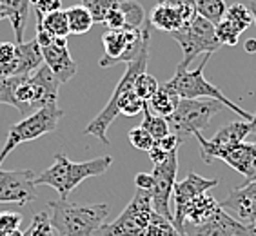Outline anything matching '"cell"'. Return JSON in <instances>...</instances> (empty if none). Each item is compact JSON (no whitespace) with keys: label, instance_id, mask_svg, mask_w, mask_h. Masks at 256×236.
Segmentation results:
<instances>
[{"label":"cell","instance_id":"obj_1","mask_svg":"<svg viewBox=\"0 0 256 236\" xmlns=\"http://www.w3.org/2000/svg\"><path fill=\"white\" fill-rule=\"evenodd\" d=\"M58 78L44 64L33 74L0 78V104L15 108L26 118L50 104H58Z\"/></svg>","mask_w":256,"mask_h":236},{"label":"cell","instance_id":"obj_2","mask_svg":"<svg viewBox=\"0 0 256 236\" xmlns=\"http://www.w3.org/2000/svg\"><path fill=\"white\" fill-rule=\"evenodd\" d=\"M148 60H149V44H146L142 53L138 54V58L128 64V69H126L124 76L120 78L118 86L114 88L109 102L106 104V108H104L102 111L91 120V124H89L88 128L84 129V134L96 136L102 144L109 146L111 142H109V138H108V129H109V126L113 124L114 118H116V114L136 116L138 113H142L148 102H144L142 98H138L136 94H134L133 84L138 74L146 73Z\"/></svg>","mask_w":256,"mask_h":236},{"label":"cell","instance_id":"obj_3","mask_svg":"<svg viewBox=\"0 0 256 236\" xmlns=\"http://www.w3.org/2000/svg\"><path fill=\"white\" fill-rule=\"evenodd\" d=\"M113 164L111 156H98L88 162H73L64 152L54 154V164L46 169L42 174L34 176V186H50L60 194V200H68V196L88 180V178L100 176L108 171Z\"/></svg>","mask_w":256,"mask_h":236},{"label":"cell","instance_id":"obj_4","mask_svg":"<svg viewBox=\"0 0 256 236\" xmlns=\"http://www.w3.org/2000/svg\"><path fill=\"white\" fill-rule=\"evenodd\" d=\"M50 218L56 236H94L106 224L108 204H71L68 200H51Z\"/></svg>","mask_w":256,"mask_h":236},{"label":"cell","instance_id":"obj_5","mask_svg":"<svg viewBox=\"0 0 256 236\" xmlns=\"http://www.w3.org/2000/svg\"><path fill=\"white\" fill-rule=\"evenodd\" d=\"M211 58V54H206L202 60V64L198 66L196 69H186V68H176V73L172 76L171 80L166 82L171 91L180 96V98H209V100H216L220 102L222 106L229 108L231 111L238 114L242 120H247V122H251V113H247L246 109L236 106V104L229 100L226 94L216 88V86H212L209 80L204 76V69H206L207 62Z\"/></svg>","mask_w":256,"mask_h":236},{"label":"cell","instance_id":"obj_6","mask_svg":"<svg viewBox=\"0 0 256 236\" xmlns=\"http://www.w3.org/2000/svg\"><path fill=\"white\" fill-rule=\"evenodd\" d=\"M222 111V104L209 98H180L176 109L168 124L171 133L184 144L188 138L196 136L204 129L209 128L211 118Z\"/></svg>","mask_w":256,"mask_h":236},{"label":"cell","instance_id":"obj_7","mask_svg":"<svg viewBox=\"0 0 256 236\" xmlns=\"http://www.w3.org/2000/svg\"><path fill=\"white\" fill-rule=\"evenodd\" d=\"M62 116H64V111L58 108V104H50V106L38 109L36 113L13 124L8 131V138H6L4 146L0 149V166L8 158V154L15 148H18L20 144L31 142V140H36L44 134L56 131L58 120Z\"/></svg>","mask_w":256,"mask_h":236},{"label":"cell","instance_id":"obj_8","mask_svg":"<svg viewBox=\"0 0 256 236\" xmlns=\"http://www.w3.org/2000/svg\"><path fill=\"white\" fill-rule=\"evenodd\" d=\"M171 36L182 48V62L178 66L186 69L198 54H212L222 48V44L216 38L214 24L198 15L189 24L184 26L182 30L171 33Z\"/></svg>","mask_w":256,"mask_h":236},{"label":"cell","instance_id":"obj_9","mask_svg":"<svg viewBox=\"0 0 256 236\" xmlns=\"http://www.w3.org/2000/svg\"><path fill=\"white\" fill-rule=\"evenodd\" d=\"M153 214L151 194L148 191H138L116 220L104 224L94 236H146Z\"/></svg>","mask_w":256,"mask_h":236},{"label":"cell","instance_id":"obj_10","mask_svg":"<svg viewBox=\"0 0 256 236\" xmlns=\"http://www.w3.org/2000/svg\"><path fill=\"white\" fill-rule=\"evenodd\" d=\"M104 44V54L100 58L102 68H111L120 62H133L138 58V54L142 53L144 46L149 44V28L142 30H118L111 31L104 34L102 38Z\"/></svg>","mask_w":256,"mask_h":236},{"label":"cell","instance_id":"obj_11","mask_svg":"<svg viewBox=\"0 0 256 236\" xmlns=\"http://www.w3.org/2000/svg\"><path fill=\"white\" fill-rule=\"evenodd\" d=\"M176 172H178V151H172L166 160L154 164L153 168V189H151V204L153 209L160 216L168 218L172 222V211H171V198L172 189L176 184Z\"/></svg>","mask_w":256,"mask_h":236},{"label":"cell","instance_id":"obj_12","mask_svg":"<svg viewBox=\"0 0 256 236\" xmlns=\"http://www.w3.org/2000/svg\"><path fill=\"white\" fill-rule=\"evenodd\" d=\"M251 133V126L247 120H232L231 124H227L226 128L218 129L216 134L207 140L202 133H198L196 140L200 144V154L202 160L209 166L214 160H222L229 149H232L238 144L246 142L247 134Z\"/></svg>","mask_w":256,"mask_h":236},{"label":"cell","instance_id":"obj_13","mask_svg":"<svg viewBox=\"0 0 256 236\" xmlns=\"http://www.w3.org/2000/svg\"><path fill=\"white\" fill-rule=\"evenodd\" d=\"M218 178H204L196 172H189L188 176L174 184L172 189V198H174V212H172V226L176 227L178 232L182 234V226H184V212L189 202H192L196 196L209 192L211 189L218 186ZM184 236V234H182Z\"/></svg>","mask_w":256,"mask_h":236},{"label":"cell","instance_id":"obj_14","mask_svg":"<svg viewBox=\"0 0 256 236\" xmlns=\"http://www.w3.org/2000/svg\"><path fill=\"white\" fill-rule=\"evenodd\" d=\"M34 172L30 169L4 171L0 169V204L26 206L36 198V186L33 184Z\"/></svg>","mask_w":256,"mask_h":236},{"label":"cell","instance_id":"obj_15","mask_svg":"<svg viewBox=\"0 0 256 236\" xmlns=\"http://www.w3.org/2000/svg\"><path fill=\"white\" fill-rule=\"evenodd\" d=\"M220 207L242 226L252 224L256 220V182H247L246 186L232 189Z\"/></svg>","mask_w":256,"mask_h":236},{"label":"cell","instance_id":"obj_16","mask_svg":"<svg viewBox=\"0 0 256 236\" xmlns=\"http://www.w3.org/2000/svg\"><path fill=\"white\" fill-rule=\"evenodd\" d=\"M42 66H44V56H42V50L36 40L33 38L30 42H16L15 58L8 66L0 68V78L33 74Z\"/></svg>","mask_w":256,"mask_h":236},{"label":"cell","instance_id":"obj_17","mask_svg":"<svg viewBox=\"0 0 256 236\" xmlns=\"http://www.w3.org/2000/svg\"><path fill=\"white\" fill-rule=\"evenodd\" d=\"M44 64L51 69V73L58 78L60 84H66L76 74V62L69 54L68 38H54L48 48H40Z\"/></svg>","mask_w":256,"mask_h":236},{"label":"cell","instance_id":"obj_18","mask_svg":"<svg viewBox=\"0 0 256 236\" xmlns=\"http://www.w3.org/2000/svg\"><path fill=\"white\" fill-rule=\"evenodd\" d=\"M244 227L240 222L234 220L231 214H227L222 207L216 211L214 216H211L204 224L191 226L184 224V236H240L244 232Z\"/></svg>","mask_w":256,"mask_h":236},{"label":"cell","instance_id":"obj_19","mask_svg":"<svg viewBox=\"0 0 256 236\" xmlns=\"http://www.w3.org/2000/svg\"><path fill=\"white\" fill-rule=\"evenodd\" d=\"M222 160L247 178V182H256V142L238 144L224 154Z\"/></svg>","mask_w":256,"mask_h":236},{"label":"cell","instance_id":"obj_20","mask_svg":"<svg viewBox=\"0 0 256 236\" xmlns=\"http://www.w3.org/2000/svg\"><path fill=\"white\" fill-rule=\"evenodd\" d=\"M149 24L156 28L160 31H166V33H174V31L182 30L186 26V20H184L182 13L178 8H172L169 4H164V2H158L154 6L151 13H149Z\"/></svg>","mask_w":256,"mask_h":236},{"label":"cell","instance_id":"obj_21","mask_svg":"<svg viewBox=\"0 0 256 236\" xmlns=\"http://www.w3.org/2000/svg\"><path fill=\"white\" fill-rule=\"evenodd\" d=\"M218 209H220V202H216V198L212 196L211 192H204V194L194 198L192 202H189V206L186 207L184 224H191V226L204 224V222H207L211 216H214Z\"/></svg>","mask_w":256,"mask_h":236},{"label":"cell","instance_id":"obj_22","mask_svg":"<svg viewBox=\"0 0 256 236\" xmlns=\"http://www.w3.org/2000/svg\"><path fill=\"white\" fill-rule=\"evenodd\" d=\"M0 4L8 10L11 28L15 31L16 42H24V30L30 18V0H0Z\"/></svg>","mask_w":256,"mask_h":236},{"label":"cell","instance_id":"obj_23","mask_svg":"<svg viewBox=\"0 0 256 236\" xmlns=\"http://www.w3.org/2000/svg\"><path fill=\"white\" fill-rule=\"evenodd\" d=\"M178 102H180V96L174 91H171L166 84H162L158 88L156 93L148 100V106L154 114L168 118L174 113Z\"/></svg>","mask_w":256,"mask_h":236},{"label":"cell","instance_id":"obj_24","mask_svg":"<svg viewBox=\"0 0 256 236\" xmlns=\"http://www.w3.org/2000/svg\"><path fill=\"white\" fill-rule=\"evenodd\" d=\"M36 24L42 26L54 38H68L69 34H71L68 24V15H66L64 10L53 11V13L42 16V18H36Z\"/></svg>","mask_w":256,"mask_h":236},{"label":"cell","instance_id":"obj_25","mask_svg":"<svg viewBox=\"0 0 256 236\" xmlns=\"http://www.w3.org/2000/svg\"><path fill=\"white\" fill-rule=\"evenodd\" d=\"M66 15H68L69 31L73 34L88 33L94 24L93 16H91V13L86 10L84 6H71V8L66 10Z\"/></svg>","mask_w":256,"mask_h":236},{"label":"cell","instance_id":"obj_26","mask_svg":"<svg viewBox=\"0 0 256 236\" xmlns=\"http://www.w3.org/2000/svg\"><path fill=\"white\" fill-rule=\"evenodd\" d=\"M194 10H196L198 16L216 26L226 16L227 6L224 0H194Z\"/></svg>","mask_w":256,"mask_h":236},{"label":"cell","instance_id":"obj_27","mask_svg":"<svg viewBox=\"0 0 256 236\" xmlns=\"http://www.w3.org/2000/svg\"><path fill=\"white\" fill-rule=\"evenodd\" d=\"M142 113H144L142 128L154 138V142H156V140H160V138H164V136H168V134H171V129H169L168 118L154 114L153 111L149 109L148 104H146V108H144Z\"/></svg>","mask_w":256,"mask_h":236},{"label":"cell","instance_id":"obj_28","mask_svg":"<svg viewBox=\"0 0 256 236\" xmlns=\"http://www.w3.org/2000/svg\"><path fill=\"white\" fill-rule=\"evenodd\" d=\"M120 11L126 20V30H142L144 22H146V11H144L142 4H138L136 0H122Z\"/></svg>","mask_w":256,"mask_h":236},{"label":"cell","instance_id":"obj_29","mask_svg":"<svg viewBox=\"0 0 256 236\" xmlns=\"http://www.w3.org/2000/svg\"><path fill=\"white\" fill-rule=\"evenodd\" d=\"M224 18L229 20V22H231V24L234 26L240 33H244V31H246L247 28H251V24H252L251 11H249L247 6L240 4V2H234V4L229 6Z\"/></svg>","mask_w":256,"mask_h":236},{"label":"cell","instance_id":"obj_30","mask_svg":"<svg viewBox=\"0 0 256 236\" xmlns=\"http://www.w3.org/2000/svg\"><path fill=\"white\" fill-rule=\"evenodd\" d=\"M80 2L91 13L94 22H106L109 13L120 6V0H80Z\"/></svg>","mask_w":256,"mask_h":236},{"label":"cell","instance_id":"obj_31","mask_svg":"<svg viewBox=\"0 0 256 236\" xmlns=\"http://www.w3.org/2000/svg\"><path fill=\"white\" fill-rule=\"evenodd\" d=\"M22 236H56L53 226H51L50 212L42 211L38 214H34L33 220L28 226V229L22 232Z\"/></svg>","mask_w":256,"mask_h":236},{"label":"cell","instance_id":"obj_32","mask_svg":"<svg viewBox=\"0 0 256 236\" xmlns=\"http://www.w3.org/2000/svg\"><path fill=\"white\" fill-rule=\"evenodd\" d=\"M158 88H160L158 80L154 78L153 74H149L148 71L142 74H138L136 80H134V84H133L134 94H136L138 98H142L144 102H148V100L158 91Z\"/></svg>","mask_w":256,"mask_h":236},{"label":"cell","instance_id":"obj_33","mask_svg":"<svg viewBox=\"0 0 256 236\" xmlns=\"http://www.w3.org/2000/svg\"><path fill=\"white\" fill-rule=\"evenodd\" d=\"M146 236H182V234L178 232L176 227L172 226V222H169L168 218L160 216V214L154 211L153 218L149 222Z\"/></svg>","mask_w":256,"mask_h":236},{"label":"cell","instance_id":"obj_34","mask_svg":"<svg viewBox=\"0 0 256 236\" xmlns=\"http://www.w3.org/2000/svg\"><path fill=\"white\" fill-rule=\"evenodd\" d=\"M216 30V38L222 46H229V48H234L238 44V38H240V31L234 28V26L229 22V20L222 18V22H218L214 26Z\"/></svg>","mask_w":256,"mask_h":236},{"label":"cell","instance_id":"obj_35","mask_svg":"<svg viewBox=\"0 0 256 236\" xmlns=\"http://www.w3.org/2000/svg\"><path fill=\"white\" fill-rule=\"evenodd\" d=\"M129 142H131L133 148L140 149V151L149 152L151 151V148L154 146V138L151 136V134H149L142 126H138V128H134V129L129 131Z\"/></svg>","mask_w":256,"mask_h":236},{"label":"cell","instance_id":"obj_36","mask_svg":"<svg viewBox=\"0 0 256 236\" xmlns=\"http://www.w3.org/2000/svg\"><path fill=\"white\" fill-rule=\"evenodd\" d=\"M20 224H22V214L18 212H0V236H10L11 232L18 231Z\"/></svg>","mask_w":256,"mask_h":236},{"label":"cell","instance_id":"obj_37","mask_svg":"<svg viewBox=\"0 0 256 236\" xmlns=\"http://www.w3.org/2000/svg\"><path fill=\"white\" fill-rule=\"evenodd\" d=\"M30 2L33 6L36 18H42V16L50 15L53 11L62 10V2L60 0H30Z\"/></svg>","mask_w":256,"mask_h":236},{"label":"cell","instance_id":"obj_38","mask_svg":"<svg viewBox=\"0 0 256 236\" xmlns=\"http://www.w3.org/2000/svg\"><path fill=\"white\" fill-rule=\"evenodd\" d=\"M158 2H164V4H169L172 8H178L180 13H182L186 24H189L194 16H196V10H194V0H158Z\"/></svg>","mask_w":256,"mask_h":236},{"label":"cell","instance_id":"obj_39","mask_svg":"<svg viewBox=\"0 0 256 236\" xmlns=\"http://www.w3.org/2000/svg\"><path fill=\"white\" fill-rule=\"evenodd\" d=\"M104 24L108 26V30H111V31L126 30V20H124L122 11H120V6L116 8V10H113L111 13H109L108 18H106V22H104Z\"/></svg>","mask_w":256,"mask_h":236},{"label":"cell","instance_id":"obj_40","mask_svg":"<svg viewBox=\"0 0 256 236\" xmlns=\"http://www.w3.org/2000/svg\"><path fill=\"white\" fill-rule=\"evenodd\" d=\"M16 44L15 42H0V68H4L15 58Z\"/></svg>","mask_w":256,"mask_h":236},{"label":"cell","instance_id":"obj_41","mask_svg":"<svg viewBox=\"0 0 256 236\" xmlns=\"http://www.w3.org/2000/svg\"><path fill=\"white\" fill-rule=\"evenodd\" d=\"M154 146H156L158 149H162L164 152H172V151H178V146H180V140H178L174 134H168V136L160 138V140H156L154 142Z\"/></svg>","mask_w":256,"mask_h":236},{"label":"cell","instance_id":"obj_42","mask_svg":"<svg viewBox=\"0 0 256 236\" xmlns=\"http://www.w3.org/2000/svg\"><path fill=\"white\" fill-rule=\"evenodd\" d=\"M153 174H149V172H138L136 176H134V186H136L138 191H148L151 192L153 189Z\"/></svg>","mask_w":256,"mask_h":236},{"label":"cell","instance_id":"obj_43","mask_svg":"<svg viewBox=\"0 0 256 236\" xmlns=\"http://www.w3.org/2000/svg\"><path fill=\"white\" fill-rule=\"evenodd\" d=\"M240 236H256V220L252 222V224H249V226L244 227V232H242Z\"/></svg>","mask_w":256,"mask_h":236},{"label":"cell","instance_id":"obj_44","mask_svg":"<svg viewBox=\"0 0 256 236\" xmlns=\"http://www.w3.org/2000/svg\"><path fill=\"white\" fill-rule=\"evenodd\" d=\"M244 50H246L247 53H256V40L254 38L246 40V44H244Z\"/></svg>","mask_w":256,"mask_h":236},{"label":"cell","instance_id":"obj_45","mask_svg":"<svg viewBox=\"0 0 256 236\" xmlns=\"http://www.w3.org/2000/svg\"><path fill=\"white\" fill-rule=\"evenodd\" d=\"M249 11H251V15H252V24L256 26V0H251V4H249Z\"/></svg>","mask_w":256,"mask_h":236},{"label":"cell","instance_id":"obj_46","mask_svg":"<svg viewBox=\"0 0 256 236\" xmlns=\"http://www.w3.org/2000/svg\"><path fill=\"white\" fill-rule=\"evenodd\" d=\"M4 18H10V15H8V10L0 4V20H4Z\"/></svg>","mask_w":256,"mask_h":236},{"label":"cell","instance_id":"obj_47","mask_svg":"<svg viewBox=\"0 0 256 236\" xmlns=\"http://www.w3.org/2000/svg\"><path fill=\"white\" fill-rule=\"evenodd\" d=\"M249 126H251V133H252V134H256V113L252 114V118H251V122H249Z\"/></svg>","mask_w":256,"mask_h":236},{"label":"cell","instance_id":"obj_48","mask_svg":"<svg viewBox=\"0 0 256 236\" xmlns=\"http://www.w3.org/2000/svg\"><path fill=\"white\" fill-rule=\"evenodd\" d=\"M10 236H22V231H20V229H18V231H15V232H11V234Z\"/></svg>","mask_w":256,"mask_h":236}]
</instances>
